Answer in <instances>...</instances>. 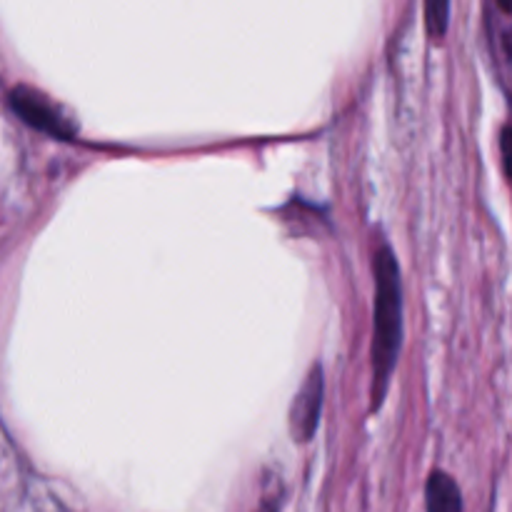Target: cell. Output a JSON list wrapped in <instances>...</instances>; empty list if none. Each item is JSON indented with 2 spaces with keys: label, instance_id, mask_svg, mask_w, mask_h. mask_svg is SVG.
<instances>
[{
  "label": "cell",
  "instance_id": "6da1fadb",
  "mask_svg": "<svg viewBox=\"0 0 512 512\" xmlns=\"http://www.w3.org/2000/svg\"><path fill=\"white\" fill-rule=\"evenodd\" d=\"M375 278H378V305H375V405L383 400L388 375L393 370L400 348V330H403V295H400V273L395 255L388 248H380L375 258Z\"/></svg>",
  "mask_w": 512,
  "mask_h": 512
},
{
  "label": "cell",
  "instance_id": "3957f363",
  "mask_svg": "<svg viewBox=\"0 0 512 512\" xmlns=\"http://www.w3.org/2000/svg\"><path fill=\"white\" fill-rule=\"evenodd\" d=\"M320 408H323V373L320 368H313V373L305 378V385L300 388L293 410H290V430L300 443H305L318 428Z\"/></svg>",
  "mask_w": 512,
  "mask_h": 512
},
{
  "label": "cell",
  "instance_id": "7a4b0ae2",
  "mask_svg": "<svg viewBox=\"0 0 512 512\" xmlns=\"http://www.w3.org/2000/svg\"><path fill=\"white\" fill-rule=\"evenodd\" d=\"M10 108L20 115L28 125L55 135V138H73L75 125L53 100L33 88H15L10 93Z\"/></svg>",
  "mask_w": 512,
  "mask_h": 512
},
{
  "label": "cell",
  "instance_id": "277c9868",
  "mask_svg": "<svg viewBox=\"0 0 512 512\" xmlns=\"http://www.w3.org/2000/svg\"><path fill=\"white\" fill-rule=\"evenodd\" d=\"M425 505L428 512H463L458 483L443 470H435L425 485Z\"/></svg>",
  "mask_w": 512,
  "mask_h": 512
},
{
  "label": "cell",
  "instance_id": "5b68a950",
  "mask_svg": "<svg viewBox=\"0 0 512 512\" xmlns=\"http://www.w3.org/2000/svg\"><path fill=\"white\" fill-rule=\"evenodd\" d=\"M448 13H450V5L448 3H433L425 8V15H428V30L440 38L448 28Z\"/></svg>",
  "mask_w": 512,
  "mask_h": 512
}]
</instances>
